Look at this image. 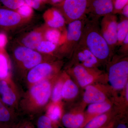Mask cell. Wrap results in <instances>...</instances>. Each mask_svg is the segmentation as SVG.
<instances>
[{
    "label": "cell",
    "instance_id": "obj_29",
    "mask_svg": "<svg viewBox=\"0 0 128 128\" xmlns=\"http://www.w3.org/2000/svg\"><path fill=\"white\" fill-rule=\"evenodd\" d=\"M38 128H52L51 120L48 117L43 116L40 117L38 122Z\"/></svg>",
    "mask_w": 128,
    "mask_h": 128
},
{
    "label": "cell",
    "instance_id": "obj_35",
    "mask_svg": "<svg viewBox=\"0 0 128 128\" xmlns=\"http://www.w3.org/2000/svg\"><path fill=\"white\" fill-rule=\"evenodd\" d=\"M64 0H46L45 2H48L52 4H58Z\"/></svg>",
    "mask_w": 128,
    "mask_h": 128
},
{
    "label": "cell",
    "instance_id": "obj_33",
    "mask_svg": "<svg viewBox=\"0 0 128 128\" xmlns=\"http://www.w3.org/2000/svg\"><path fill=\"white\" fill-rule=\"evenodd\" d=\"M7 38L6 34L0 33V49L4 48L7 43Z\"/></svg>",
    "mask_w": 128,
    "mask_h": 128
},
{
    "label": "cell",
    "instance_id": "obj_9",
    "mask_svg": "<svg viewBox=\"0 0 128 128\" xmlns=\"http://www.w3.org/2000/svg\"><path fill=\"white\" fill-rule=\"evenodd\" d=\"M53 68L50 64L40 63L31 69L28 75V80L31 83H35L42 80L52 73Z\"/></svg>",
    "mask_w": 128,
    "mask_h": 128
},
{
    "label": "cell",
    "instance_id": "obj_11",
    "mask_svg": "<svg viewBox=\"0 0 128 128\" xmlns=\"http://www.w3.org/2000/svg\"><path fill=\"white\" fill-rule=\"evenodd\" d=\"M22 17L15 11L0 8V26L10 27L18 24Z\"/></svg>",
    "mask_w": 128,
    "mask_h": 128
},
{
    "label": "cell",
    "instance_id": "obj_13",
    "mask_svg": "<svg viewBox=\"0 0 128 128\" xmlns=\"http://www.w3.org/2000/svg\"><path fill=\"white\" fill-rule=\"evenodd\" d=\"M105 98L103 92L93 86H88L86 87L83 100L86 103L92 104L103 102Z\"/></svg>",
    "mask_w": 128,
    "mask_h": 128
},
{
    "label": "cell",
    "instance_id": "obj_10",
    "mask_svg": "<svg viewBox=\"0 0 128 128\" xmlns=\"http://www.w3.org/2000/svg\"><path fill=\"white\" fill-rule=\"evenodd\" d=\"M75 50L77 52L78 60L82 63L84 67L92 68L98 63V59L81 41H80Z\"/></svg>",
    "mask_w": 128,
    "mask_h": 128
},
{
    "label": "cell",
    "instance_id": "obj_24",
    "mask_svg": "<svg viewBox=\"0 0 128 128\" xmlns=\"http://www.w3.org/2000/svg\"><path fill=\"white\" fill-rule=\"evenodd\" d=\"M56 48V44L46 40L41 41L36 50L40 52L49 53L54 51Z\"/></svg>",
    "mask_w": 128,
    "mask_h": 128
},
{
    "label": "cell",
    "instance_id": "obj_22",
    "mask_svg": "<svg viewBox=\"0 0 128 128\" xmlns=\"http://www.w3.org/2000/svg\"><path fill=\"white\" fill-rule=\"evenodd\" d=\"M45 37L47 41L57 44L59 42L61 33L56 28H51L46 32Z\"/></svg>",
    "mask_w": 128,
    "mask_h": 128
},
{
    "label": "cell",
    "instance_id": "obj_37",
    "mask_svg": "<svg viewBox=\"0 0 128 128\" xmlns=\"http://www.w3.org/2000/svg\"><path fill=\"white\" fill-rule=\"evenodd\" d=\"M128 83H127L126 85V98L127 99V101L128 100Z\"/></svg>",
    "mask_w": 128,
    "mask_h": 128
},
{
    "label": "cell",
    "instance_id": "obj_3",
    "mask_svg": "<svg viewBox=\"0 0 128 128\" xmlns=\"http://www.w3.org/2000/svg\"><path fill=\"white\" fill-rule=\"evenodd\" d=\"M128 62L122 60L114 64L110 67L108 80L110 84L114 89H123L128 80Z\"/></svg>",
    "mask_w": 128,
    "mask_h": 128
},
{
    "label": "cell",
    "instance_id": "obj_15",
    "mask_svg": "<svg viewBox=\"0 0 128 128\" xmlns=\"http://www.w3.org/2000/svg\"><path fill=\"white\" fill-rule=\"evenodd\" d=\"M84 116L80 114H67L62 118V122L64 126L68 128H79L84 122Z\"/></svg>",
    "mask_w": 128,
    "mask_h": 128
},
{
    "label": "cell",
    "instance_id": "obj_17",
    "mask_svg": "<svg viewBox=\"0 0 128 128\" xmlns=\"http://www.w3.org/2000/svg\"><path fill=\"white\" fill-rule=\"evenodd\" d=\"M42 41V36L41 33L33 32L27 34L22 40L24 46L31 49H36L39 44Z\"/></svg>",
    "mask_w": 128,
    "mask_h": 128
},
{
    "label": "cell",
    "instance_id": "obj_27",
    "mask_svg": "<svg viewBox=\"0 0 128 128\" xmlns=\"http://www.w3.org/2000/svg\"><path fill=\"white\" fill-rule=\"evenodd\" d=\"M16 11L22 17L26 18L29 17L32 15L33 8L25 2Z\"/></svg>",
    "mask_w": 128,
    "mask_h": 128
},
{
    "label": "cell",
    "instance_id": "obj_26",
    "mask_svg": "<svg viewBox=\"0 0 128 128\" xmlns=\"http://www.w3.org/2000/svg\"><path fill=\"white\" fill-rule=\"evenodd\" d=\"M5 7L12 10H16L25 3L24 0H0Z\"/></svg>",
    "mask_w": 128,
    "mask_h": 128
},
{
    "label": "cell",
    "instance_id": "obj_39",
    "mask_svg": "<svg viewBox=\"0 0 128 128\" xmlns=\"http://www.w3.org/2000/svg\"><path fill=\"white\" fill-rule=\"evenodd\" d=\"M41 0L42 1V2H45L46 0Z\"/></svg>",
    "mask_w": 128,
    "mask_h": 128
},
{
    "label": "cell",
    "instance_id": "obj_5",
    "mask_svg": "<svg viewBox=\"0 0 128 128\" xmlns=\"http://www.w3.org/2000/svg\"><path fill=\"white\" fill-rule=\"evenodd\" d=\"M102 24L101 34L109 47L118 43L117 22L115 16L112 14L104 16Z\"/></svg>",
    "mask_w": 128,
    "mask_h": 128
},
{
    "label": "cell",
    "instance_id": "obj_14",
    "mask_svg": "<svg viewBox=\"0 0 128 128\" xmlns=\"http://www.w3.org/2000/svg\"><path fill=\"white\" fill-rule=\"evenodd\" d=\"M73 72L78 83L81 86H88L94 80L93 76L90 74L82 66H76L74 68Z\"/></svg>",
    "mask_w": 128,
    "mask_h": 128
},
{
    "label": "cell",
    "instance_id": "obj_6",
    "mask_svg": "<svg viewBox=\"0 0 128 128\" xmlns=\"http://www.w3.org/2000/svg\"><path fill=\"white\" fill-rule=\"evenodd\" d=\"M82 18L71 22L68 24L66 32V48L75 50L80 42L84 27Z\"/></svg>",
    "mask_w": 128,
    "mask_h": 128
},
{
    "label": "cell",
    "instance_id": "obj_8",
    "mask_svg": "<svg viewBox=\"0 0 128 128\" xmlns=\"http://www.w3.org/2000/svg\"><path fill=\"white\" fill-rule=\"evenodd\" d=\"M114 6L112 0H88L87 13L97 16L112 14Z\"/></svg>",
    "mask_w": 128,
    "mask_h": 128
},
{
    "label": "cell",
    "instance_id": "obj_38",
    "mask_svg": "<svg viewBox=\"0 0 128 128\" xmlns=\"http://www.w3.org/2000/svg\"><path fill=\"white\" fill-rule=\"evenodd\" d=\"M117 128H126V126L124 124H120L118 126Z\"/></svg>",
    "mask_w": 128,
    "mask_h": 128
},
{
    "label": "cell",
    "instance_id": "obj_31",
    "mask_svg": "<svg viewBox=\"0 0 128 128\" xmlns=\"http://www.w3.org/2000/svg\"><path fill=\"white\" fill-rule=\"evenodd\" d=\"M10 118L9 111L0 101V121H7L9 120Z\"/></svg>",
    "mask_w": 128,
    "mask_h": 128
},
{
    "label": "cell",
    "instance_id": "obj_4",
    "mask_svg": "<svg viewBox=\"0 0 128 128\" xmlns=\"http://www.w3.org/2000/svg\"><path fill=\"white\" fill-rule=\"evenodd\" d=\"M14 54L16 58L28 69L32 68L42 61V56L39 52L24 46L16 48Z\"/></svg>",
    "mask_w": 128,
    "mask_h": 128
},
{
    "label": "cell",
    "instance_id": "obj_1",
    "mask_svg": "<svg viewBox=\"0 0 128 128\" xmlns=\"http://www.w3.org/2000/svg\"><path fill=\"white\" fill-rule=\"evenodd\" d=\"M96 25L91 22L84 26L80 41L98 60H105L110 54V48Z\"/></svg>",
    "mask_w": 128,
    "mask_h": 128
},
{
    "label": "cell",
    "instance_id": "obj_19",
    "mask_svg": "<svg viewBox=\"0 0 128 128\" xmlns=\"http://www.w3.org/2000/svg\"><path fill=\"white\" fill-rule=\"evenodd\" d=\"M111 108V105L107 102H98L92 104L88 106L87 111L92 114H102L107 112Z\"/></svg>",
    "mask_w": 128,
    "mask_h": 128
},
{
    "label": "cell",
    "instance_id": "obj_23",
    "mask_svg": "<svg viewBox=\"0 0 128 128\" xmlns=\"http://www.w3.org/2000/svg\"><path fill=\"white\" fill-rule=\"evenodd\" d=\"M9 66L7 58L4 54L0 53V78H6L9 74Z\"/></svg>",
    "mask_w": 128,
    "mask_h": 128
},
{
    "label": "cell",
    "instance_id": "obj_30",
    "mask_svg": "<svg viewBox=\"0 0 128 128\" xmlns=\"http://www.w3.org/2000/svg\"><path fill=\"white\" fill-rule=\"evenodd\" d=\"M113 4V12L121 11L126 5L128 4V0H112Z\"/></svg>",
    "mask_w": 128,
    "mask_h": 128
},
{
    "label": "cell",
    "instance_id": "obj_16",
    "mask_svg": "<svg viewBox=\"0 0 128 128\" xmlns=\"http://www.w3.org/2000/svg\"><path fill=\"white\" fill-rule=\"evenodd\" d=\"M0 94L2 102L7 105H12L16 101V95L5 81H0Z\"/></svg>",
    "mask_w": 128,
    "mask_h": 128
},
{
    "label": "cell",
    "instance_id": "obj_12",
    "mask_svg": "<svg viewBox=\"0 0 128 128\" xmlns=\"http://www.w3.org/2000/svg\"><path fill=\"white\" fill-rule=\"evenodd\" d=\"M47 25L52 28H57L62 27L65 23V19L60 12L56 8L49 9L44 15Z\"/></svg>",
    "mask_w": 128,
    "mask_h": 128
},
{
    "label": "cell",
    "instance_id": "obj_21",
    "mask_svg": "<svg viewBox=\"0 0 128 128\" xmlns=\"http://www.w3.org/2000/svg\"><path fill=\"white\" fill-rule=\"evenodd\" d=\"M107 119L106 114H100L90 120L86 124L84 128H99L105 123Z\"/></svg>",
    "mask_w": 128,
    "mask_h": 128
},
{
    "label": "cell",
    "instance_id": "obj_32",
    "mask_svg": "<svg viewBox=\"0 0 128 128\" xmlns=\"http://www.w3.org/2000/svg\"><path fill=\"white\" fill-rule=\"evenodd\" d=\"M26 4L30 6L33 9H38L41 6V0H24Z\"/></svg>",
    "mask_w": 128,
    "mask_h": 128
},
{
    "label": "cell",
    "instance_id": "obj_28",
    "mask_svg": "<svg viewBox=\"0 0 128 128\" xmlns=\"http://www.w3.org/2000/svg\"><path fill=\"white\" fill-rule=\"evenodd\" d=\"M63 84L61 82L56 84L53 90L52 93V98L53 102H57L61 98L62 96V90Z\"/></svg>",
    "mask_w": 128,
    "mask_h": 128
},
{
    "label": "cell",
    "instance_id": "obj_7",
    "mask_svg": "<svg viewBox=\"0 0 128 128\" xmlns=\"http://www.w3.org/2000/svg\"><path fill=\"white\" fill-rule=\"evenodd\" d=\"M30 93L38 105L46 104L49 99L51 93V86L46 80H42L35 83L31 88Z\"/></svg>",
    "mask_w": 128,
    "mask_h": 128
},
{
    "label": "cell",
    "instance_id": "obj_36",
    "mask_svg": "<svg viewBox=\"0 0 128 128\" xmlns=\"http://www.w3.org/2000/svg\"><path fill=\"white\" fill-rule=\"evenodd\" d=\"M122 42L124 44H125V45H128V34L124 38Z\"/></svg>",
    "mask_w": 128,
    "mask_h": 128
},
{
    "label": "cell",
    "instance_id": "obj_25",
    "mask_svg": "<svg viewBox=\"0 0 128 128\" xmlns=\"http://www.w3.org/2000/svg\"><path fill=\"white\" fill-rule=\"evenodd\" d=\"M61 115V109L58 105H52L49 108L48 110V118L51 121L54 122L58 121Z\"/></svg>",
    "mask_w": 128,
    "mask_h": 128
},
{
    "label": "cell",
    "instance_id": "obj_34",
    "mask_svg": "<svg viewBox=\"0 0 128 128\" xmlns=\"http://www.w3.org/2000/svg\"><path fill=\"white\" fill-rule=\"evenodd\" d=\"M122 14L126 18H128V4L126 5L121 10Z\"/></svg>",
    "mask_w": 128,
    "mask_h": 128
},
{
    "label": "cell",
    "instance_id": "obj_18",
    "mask_svg": "<svg viewBox=\"0 0 128 128\" xmlns=\"http://www.w3.org/2000/svg\"><path fill=\"white\" fill-rule=\"evenodd\" d=\"M78 86L71 80H66L62 86V96L66 99L75 97L78 94Z\"/></svg>",
    "mask_w": 128,
    "mask_h": 128
},
{
    "label": "cell",
    "instance_id": "obj_20",
    "mask_svg": "<svg viewBox=\"0 0 128 128\" xmlns=\"http://www.w3.org/2000/svg\"><path fill=\"white\" fill-rule=\"evenodd\" d=\"M128 34V18L123 20L117 25L118 42H122L124 40Z\"/></svg>",
    "mask_w": 128,
    "mask_h": 128
},
{
    "label": "cell",
    "instance_id": "obj_2",
    "mask_svg": "<svg viewBox=\"0 0 128 128\" xmlns=\"http://www.w3.org/2000/svg\"><path fill=\"white\" fill-rule=\"evenodd\" d=\"M88 7V0H64L56 8L70 23L82 18L87 13Z\"/></svg>",
    "mask_w": 128,
    "mask_h": 128
}]
</instances>
